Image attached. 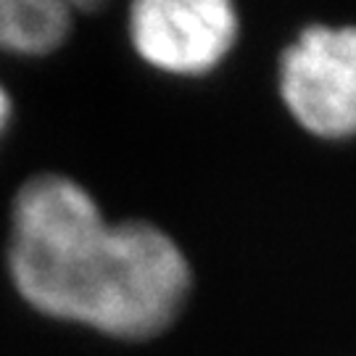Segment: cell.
Segmentation results:
<instances>
[{"label":"cell","mask_w":356,"mask_h":356,"mask_svg":"<svg viewBox=\"0 0 356 356\" xmlns=\"http://www.w3.org/2000/svg\"><path fill=\"white\" fill-rule=\"evenodd\" d=\"M280 95L306 132L356 138V24L301 29L280 56Z\"/></svg>","instance_id":"3957f363"},{"label":"cell","mask_w":356,"mask_h":356,"mask_svg":"<svg viewBox=\"0 0 356 356\" xmlns=\"http://www.w3.org/2000/svg\"><path fill=\"white\" fill-rule=\"evenodd\" d=\"M11 122H13V101L8 88H6V82H3V76H0V145H3L8 129H11Z\"/></svg>","instance_id":"5b68a950"},{"label":"cell","mask_w":356,"mask_h":356,"mask_svg":"<svg viewBox=\"0 0 356 356\" xmlns=\"http://www.w3.org/2000/svg\"><path fill=\"white\" fill-rule=\"evenodd\" d=\"M6 269L42 319L114 343H151L177 325L193 264L177 235L148 216H108L61 172H29L11 195Z\"/></svg>","instance_id":"6da1fadb"},{"label":"cell","mask_w":356,"mask_h":356,"mask_svg":"<svg viewBox=\"0 0 356 356\" xmlns=\"http://www.w3.org/2000/svg\"><path fill=\"white\" fill-rule=\"evenodd\" d=\"M74 32V0H0V61H42Z\"/></svg>","instance_id":"277c9868"},{"label":"cell","mask_w":356,"mask_h":356,"mask_svg":"<svg viewBox=\"0 0 356 356\" xmlns=\"http://www.w3.org/2000/svg\"><path fill=\"white\" fill-rule=\"evenodd\" d=\"M124 38L143 69L195 79L235 51L241 13L229 0H132L124 3Z\"/></svg>","instance_id":"7a4b0ae2"}]
</instances>
